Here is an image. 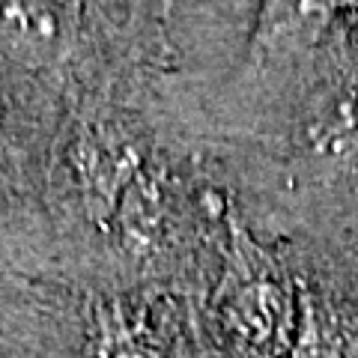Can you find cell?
<instances>
[{
  "label": "cell",
  "mask_w": 358,
  "mask_h": 358,
  "mask_svg": "<svg viewBox=\"0 0 358 358\" xmlns=\"http://www.w3.org/2000/svg\"><path fill=\"white\" fill-rule=\"evenodd\" d=\"M150 0H0V78L60 108L162 78Z\"/></svg>",
  "instance_id": "6da1fadb"
},
{
  "label": "cell",
  "mask_w": 358,
  "mask_h": 358,
  "mask_svg": "<svg viewBox=\"0 0 358 358\" xmlns=\"http://www.w3.org/2000/svg\"><path fill=\"white\" fill-rule=\"evenodd\" d=\"M87 322L96 358H164L152 308L143 296H93Z\"/></svg>",
  "instance_id": "7a4b0ae2"
},
{
  "label": "cell",
  "mask_w": 358,
  "mask_h": 358,
  "mask_svg": "<svg viewBox=\"0 0 358 358\" xmlns=\"http://www.w3.org/2000/svg\"><path fill=\"white\" fill-rule=\"evenodd\" d=\"M155 3H159V6H167V3H171V0H155Z\"/></svg>",
  "instance_id": "3957f363"
}]
</instances>
